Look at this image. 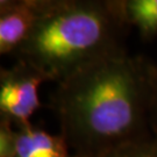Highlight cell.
<instances>
[{
	"mask_svg": "<svg viewBox=\"0 0 157 157\" xmlns=\"http://www.w3.org/2000/svg\"><path fill=\"white\" fill-rule=\"evenodd\" d=\"M152 62L124 52L85 67L57 84L50 108L77 157H102L152 137L149 82Z\"/></svg>",
	"mask_w": 157,
	"mask_h": 157,
	"instance_id": "1",
	"label": "cell"
},
{
	"mask_svg": "<svg viewBox=\"0 0 157 157\" xmlns=\"http://www.w3.org/2000/svg\"><path fill=\"white\" fill-rule=\"evenodd\" d=\"M122 0H52L15 59L57 84L85 67L127 52Z\"/></svg>",
	"mask_w": 157,
	"mask_h": 157,
	"instance_id": "2",
	"label": "cell"
},
{
	"mask_svg": "<svg viewBox=\"0 0 157 157\" xmlns=\"http://www.w3.org/2000/svg\"><path fill=\"white\" fill-rule=\"evenodd\" d=\"M44 82L50 78L26 61L17 59L11 67H1L0 118L11 120L15 127L30 124V117L42 106L37 90Z\"/></svg>",
	"mask_w": 157,
	"mask_h": 157,
	"instance_id": "3",
	"label": "cell"
},
{
	"mask_svg": "<svg viewBox=\"0 0 157 157\" xmlns=\"http://www.w3.org/2000/svg\"><path fill=\"white\" fill-rule=\"evenodd\" d=\"M51 4L52 0H1L0 54L17 56Z\"/></svg>",
	"mask_w": 157,
	"mask_h": 157,
	"instance_id": "4",
	"label": "cell"
},
{
	"mask_svg": "<svg viewBox=\"0 0 157 157\" xmlns=\"http://www.w3.org/2000/svg\"><path fill=\"white\" fill-rule=\"evenodd\" d=\"M15 157H77L62 135L48 133L32 122L17 126Z\"/></svg>",
	"mask_w": 157,
	"mask_h": 157,
	"instance_id": "5",
	"label": "cell"
},
{
	"mask_svg": "<svg viewBox=\"0 0 157 157\" xmlns=\"http://www.w3.org/2000/svg\"><path fill=\"white\" fill-rule=\"evenodd\" d=\"M122 10L129 26L139 29L142 40L157 36V0H122Z\"/></svg>",
	"mask_w": 157,
	"mask_h": 157,
	"instance_id": "6",
	"label": "cell"
},
{
	"mask_svg": "<svg viewBox=\"0 0 157 157\" xmlns=\"http://www.w3.org/2000/svg\"><path fill=\"white\" fill-rule=\"evenodd\" d=\"M102 157H157V140L152 136L150 139L133 142Z\"/></svg>",
	"mask_w": 157,
	"mask_h": 157,
	"instance_id": "7",
	"label": "cell"
},
{
	"mask_svg": "<svg viewBox=\"0 0 157 157\" xmlns=\"http://www.w3.org/2000/svg\"><path fill=\"white\" fill-rule=\"evenodd\" d=\"M17 133L11 120L0 118V157H15Z\"/></svg>",
	"mask_w": 157,
	"mask_h": 157,
	"instance_id": "8",
	"label": "cell"
},
{
	"mask_svg": "<svg viewBox=\"0 0 157 157\" xmlns=\"http://www.w3.org/2000/svg\"><path fill=\"white\" fill-rule=\"evenodd\" d=\"M149 124L152 136L157 140V64L154 63L149 82Z\"/></svg>",
	"mask_w": 157,
	"mask_h": 157,
	"instance_id": "9",
	"label": "cell"
}]
</instances>
